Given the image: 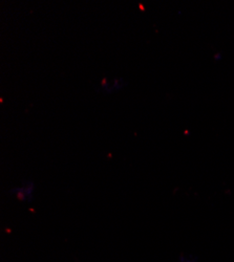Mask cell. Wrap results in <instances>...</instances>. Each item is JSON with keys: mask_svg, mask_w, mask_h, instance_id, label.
<instances>
[]
</instances>
